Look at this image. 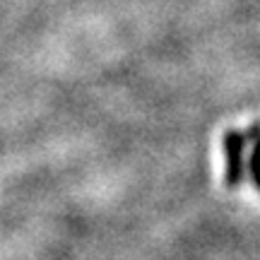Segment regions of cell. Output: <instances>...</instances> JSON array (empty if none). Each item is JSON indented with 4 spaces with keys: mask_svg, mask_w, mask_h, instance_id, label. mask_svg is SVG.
I'll return each mask as SVG.
<instances>
[{
    "mask_svg": "<svg viewBox=\"0 0 260 260\" xmlns=\"http://www.w3.org/2000/svg\"><path fill=\"white\" fill-rule=\"evenodd\" d=\"M226 149V181L229 186H239L243 178V135L236 130H229L224 138Z\"/></svg>",
    "mask_w": 260,
    "mask_h": 260,
    "instance_id": "obj_1",
    "label": "cell"
},
{
    "mask_svg": "<svg viewBox=\"0 0 260 260\" xmlns=\"http://www.w3.org/2000/svg\"><path fill=\"white\" fill-rule=\"evenodd\" d=\"M251 171L260 188V135H255V147H253V154H251Z\"/></svg>",
    "mask_w": 260,
    "mask_h": 260,
    "instance_id": "obj_2",
    "label": "cell"
}]
</instances>
